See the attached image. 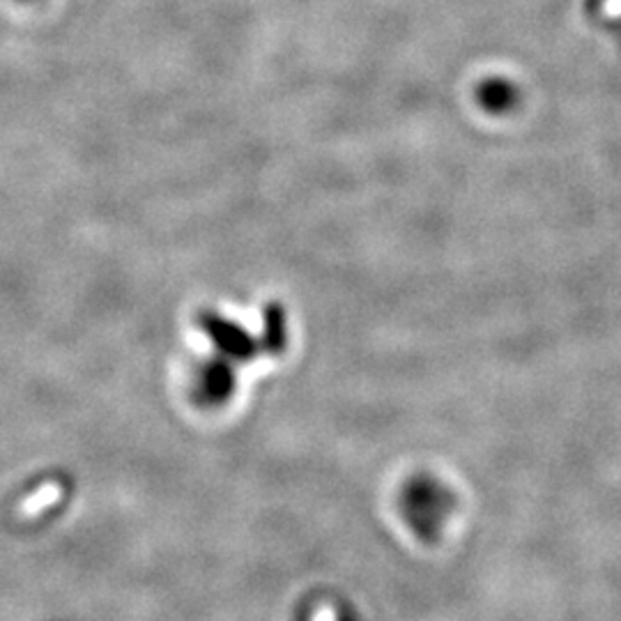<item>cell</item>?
I'll return each mask as SVG.
<instances>
[{
    "instance_id": "cell-1",
    "label": "cell",
    "mask_w": 621,
    "mask_h": 621,
    "mask_svg": "<svg viewBox=\"0 0 621 621\" xmlns=\"http://www.w3.org/2000/svg\"><path fill=\"white\" fill-rule=\"evenodd\" d=\"M451 507V495L431 479L412 481L403 493V515L408 525L417 537L427 541L438 539Z\"/></svg>"
},
{
    "instance_id": "cell-2",
    "label": "cell",
    "mask_w": 621,
    "mask_h": 621,
    "mask_svg": "<svg viewBox=\"0 0 621 621\" xmlns=\"http://www.w3.org/2000/svg\"><path fill=\"white\" fill-rule=\"evenodd\" d=\"M226 380V371L221 367H212L203 373V382H201V389L206 391V394L212 399V401H219L226 397V391L228 387L223 384Z\"/></svg>"
}]
</instances>
